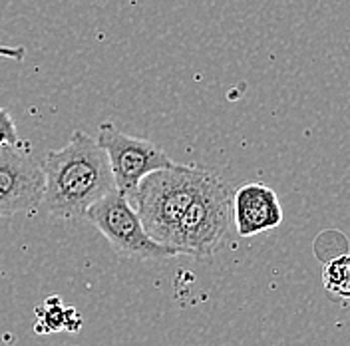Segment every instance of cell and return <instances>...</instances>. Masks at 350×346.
Instances as JSON below:
<instances>
[{"label":"cell","mask_w":350,"mask_h":346,"mask_svg":"<svg viewBox=\"0 0 350 346\" xmlns=\"http://www.w3.org/2000/svg\"><path fill=\"white\" fill-rule=\"evenodd\" d=\"M42 173V205L60 219H84L90 205L116 189L108 155L84 131H74L64 148L48 153Z\"/></svg>","instance_id":"6da1fadb"},{"label":"cell","mask_w":350,"mask_h":346,"mask_svg":"<svg viewBox=\"0 0 350 346\" xmlns=\"http://www.w3.org/2000/svg\"><path fill=\"white\" fill-rule=\"evenodd\" d=\"M203 173V168L174 163L172 168L150 173L139 181L130 201L146 231L157 243L175 249L179 223L201 185Z\"/></svg>","instance_id":"7a4b0ae2"},{"label":"cell","mask_w":350,"mask_h":346,"mask_svg":"<svg viewBox=\"0 0 350 346\" xmlns=\"http://www.w3.org/2000/svg\"><path fill=\"white\" fill-rule=\"evenodd\" d=\"M233 229V191L217 173L205 170L201 185L179 223V255L205 259L221 251Z\"/></svg>","instance_id":"3957f363"},{"label":"cell","mask_w":350,"mask_h":346,"mask_svg":"<svg viewBox=\"0 0 350 346\" xmlns=\"http://www.w3.org/2000/svg\"><path fill=\"white\" fill-rule=\"evenodd\" d=\"M109 247L124 259L131 261H161L177 257V251L157 243L146 231L135 207L124 194L111 189L108 195L90 205L84 213Z\"/></svg>","instance_id":"277c9868"},{"label":"cell","mask_w":350,"mask_h":346,"mask_svg":"<svg viewBox=\"0 0 350 346\" xmlns=\"http://www.w3.org/2000/svg\"><path fill=\"white\" fill-rule=\"evenodd\" d=\"M98 146L106 152L111 168L113 185L130 199L139 181L153 172L167 170L175 161L150 139L133 137L111 124H102L98 130Z\"/></svg>","instance_id":"5b68a950"},{"label":"cell","mask_w":350,"mask_h":346,"mask_svg":"<svg viewBox=\"0 0 350 346\" xmlns=\"http://www.w3.org/2000/svg\"><path fill=\"white\" fill-rule=\"evenodd\" d=\"M42 165L26 146H0V219L42 205Z\"/></svg>","instance_id":"8992f818"},{"label":"cell","mask_w":350,"mask_h":346,"mask_svg":"<svg viewBox=\"0 0 350 346\" xmlns=\"http://www.w3.org/2000/svg\"><path fill=\"white\" fill-rule=\"evenodd\" d=\"M233 223L241 237H255L283 223L277 194L262 183H245L233 194Z\"/></svg>","instance_id":"52a82bcc"},{"label":"cell","mask_w":350,"mask_h":346,"mask_svg":"<svg viewBox=\"0 0 350 346\" xmlns=\"http://www.w3.org/2000/svg\"><path fill=\"white\" fill-rule=\"evenodd\" d=\"M323 284L332 299H350V253L325 261Z\"/></svg>","instance_id":"ba28073f"},{"label":"cell","mask_w":350,"mask_h":346,"mask_svg":"<svg viewBox=\"0 0 350 346\" xmlns=\"http://www.w3.org/2000/svg\"><path fill=\"white\" fill-rule=\"evenodd\" d=\"M38 326L36 332H56V330H76L70 317L76 315V308L64 306L58 297H50L42 306H38Z\"/></svg>","instance_id":"9c48e42d"},{"label":"cell","mask_w":350,"mask_h":346,"mask_svg":"<svg viewBox=\"0 0 350 346\" xmlns=\"http://www.w3.org/2000/svg\"><path fill=\"white\" fill-rule=\"evenodd\" d=\"M0 146H26L18 135L12 116L4 108H0Z\"/></svg>","instance_id":"30bf717a"},{"label":"cell","mask_w":350,"mask_h":346,"mask_svg":"<svg viewBox=\"0 0 350 346\" xmlns=\"http://www.w3.org/2000/svg\"><path fill=\"white\" fill-rule=\"evenodd\" d=\"M26 50L22 46H2L0 44V58H10V60H24Z\"/></svg>","instance_id":"8fae6325"}]
</instances>
